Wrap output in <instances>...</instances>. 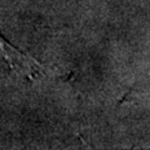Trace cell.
I'll return each mask as SVG.
<instances>
[{
  "instance_id": "cell-1",
  "label": "cell",
  "mask_w": 150,
  "mask_h": 150,
  "mask_svg": "<svg viewBox=\"0 0 150 150\" xmlns=\"http://www.w3.org/2000/svg\"><path fill=\"white\" fill-rule=\"evenodd\" d=\"M44 69L34 59L20 53L0 36V73H15L24 76L43 73Z\"/></svg>"
}]
</instances>
